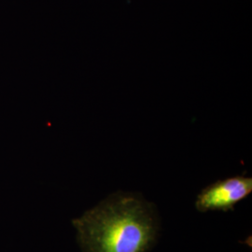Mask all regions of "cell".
Returning a JSON list of instances; mask_svg holds the SVG:
<instances>
[{
    "mask_svg": "<svg viewBox=\"0 0 252 252\" xmlns=\"http://www.w3.org/2000/svg\"><path fill=\"white\" fill-rule=\"evenodd\" d=\"M82 252H148L156 243V208L140 194L118 191L73 220Z\"/></svg>",
    "mask_w": 252,
    "mask_h": 252,
    "instance_id": "obj_1",
    "label": "cell"
},
{
    "mask_svg": "<svg viewBox=\"0 0 252 252\" xmlns=\"http://www.w3.org/2000/svg\"><path fill=\"white\" fill-rule=\"evenodd\" d=\"M252 191V178L235 176L218 180L202 189L195 201L200 212L233 211L237 203L247 198Z\"/></svg>",
    "mask_w": 252,
    "mask_h": 252,
    "instance_id": "obj_2",
    "label": "cell"
}]
</instances>
